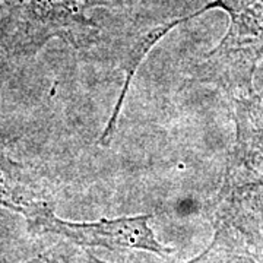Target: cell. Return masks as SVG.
Returning <instances> with one entry per match:
<instances>
[{"mask_svg":"<svg viewBox=\"0 0 263 263\" xmlns=\"http://www.w3.org/2000/svg\"><path fill=\"white\" fill-rule=\"evenodd\" d=\"M234 143L215 203V227L263 252V85L234 100Z\"/></svg>","mask_w":263,"mask_h":263,"instance_id":"6da1fadb","label":"cell"},{"mask_svg":"<svg viewBox=\"0 0 263 263\" xmlns=\"http://www.w3.org/2000/svg\"><path fill=\"white\" fill-rule=\"evenodd\" d=\"M214 9L228 15V29L199 66V76L205 82L224 86L234 98L249 94L263 76V0H211L196 12L160 28L167 35L176 27Z\"/></svg>","mask_w":263,"mask_h":263,"instance_id":"7a4b0ae2","label":"cell"},{"mask_svg":"<svg viewBox=\"0 0 263 263\" xmlns=\"http://www.w3.org/2000/svg\"><path fill=\"white\" fill-rule=\"evenodd\" d=\"M110 0H0V57L34 56L51 40L84 47Z\"/></svg>","mask_w":263,"mask_h":263,"instance_id":"3957f363","label":"cell"},{"mask_svg":"<svg viewBox=\"0 0 263 263\" xmlns=\"http://www.w3.org/2000/svg\"><path fill=\"white\" fill-rule=\"evenodd\" d=\"M152 215L120 216L98 221H67L54 211L48 212L29 228L37 234H54L84 249L143 250L160 257L174 253V249L161 243L151 226Z\"/></svg>","mask_w":263,"mask_h":263,"instance_id":"277c9868","label":"cell"},{"mask_svg":"<svg viewBox=\"0 0 263 263\" xmlns=\"http://www.w3.org/2000/svg\"><path fill=\"white\" fill-rule=\"evenodd\" d=\"M0 208L22 215L28 227L54 211L53 203L41 195L22 165L12 160L0 143Z\"/></svg>","mask_w":263,"mask_h":263,"instance_id":"5b68a950","label":"cell"},{"mask_svg":"<svg viewBox=\"0 0 263 263\" xmlns=\"http://www.w3.org/2000/svg\"><path fill=\"white\" fill-rule=\"evenodd\" d=\"M245 245L233 233L222 227H215V234L206 249L199 253L196 257L184 263H249L241 249ZM86 263H108L95 257L94 254H88Z\"/></svg>","mask_w":263,"mask_h":263,"instance_id":"8992f818","label":"cell"},{"mask_svg":"<svg viewBox=\"0 0 263 263\" xmlns=\"http://www.w3.org/2000/svg\"><path fill=\"white\" fill-rule=\"evenodd\" d=\"M22 263H66V259L57 250H50Z\"/></svg>","mask_w":263,"mask_h":263,"instance_id":"52a82bcc","label":"cell"},{"mask_svg":"<svg viewBox=\"0 0 263 263\" xmlns=\"http://www.w3.org/2000/svg\"><path fill=\"white\" fill-rule=\"evenodd\" d=\"M257 82H259V84H263V76H260V78L257 79Z\"/></svg>","mask_w":263,"mask_h":263,"instance_id":"ba28073f","label":"cell"}]
</instances>
